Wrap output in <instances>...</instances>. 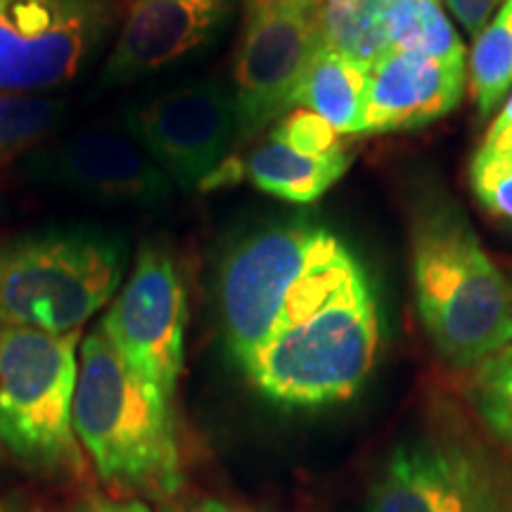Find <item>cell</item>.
<instances>
[{
  "mask_svg": "<svg viewBox=\"0 0 512 512\" xmlns=\"http://www.w3.org/2000/svg\"><path fill=\"white\" fill-rule=\"evenodd\" d=\"M411 264L420 320L446 361L472 368L510 347L512 287L446 197L415 209Z\"/></svg>",
  "mask_w": 512,
  "mask_h": 512,
  "instance_id": "6da1fadb",
  "label": "cell"
},
{
  "mask_svg": "<svg viewBox=\"0 0 512 512\" xmlns=\"http://www.w3.org/2000/svg\"><path fill=\"white\" fill-rule=\"evenodd\" d=\"M74 432L110 486L157 501L181 489L171 401L126 366L100 325L79 351Z\"/></svg>",
  "mask_w": 512,
  "mask_h": 512,
  "instance_id": "7a4b0ae2",
  "label": "cell"
},
{
  "mask_svg": "<svg viewBox=\"0 0 512 512\" xmlns=\"http://www.w3.org/2000/svg\"><path fill=\"white\" fill-rule=\"evenodd\" d=\"M380 347V318L363 268L337 290L297 306L242 358L249 382L290 408L347 401L366 382Z\"/></svg>",
  "mask_w": 512,
  "mask_h": 512,
  "instance_id": "3957f363",
  "label": "cell"
},
{
  "mask_svg": "<svg viewBox=\"0 0 512 512\" xmlns=\"http://www.w3.org/2000/svg\"><path fill=\"white\" fill-rule=\"evenodd\" d=\"M126 268L128 242L107 228L0 233V325L79 332L112 302Z\"/></svg>",
  "mask_w": 512,
  "mask_h": 512,
  "instance_id": "277c9868",
  "label": "cell"
},
{
  "mask_svg": "<svg viewBox=\"0 0 512 512\" xmlns=\"http://www.w3.org/2000/svg\"><path fill=\"white\" fill-rule=\"evenodd\" d=\"M351 256L332 230L302 219L235 242L219 271L223 332L235 361L264 344L285 311Z\"/></svg>",
  "mask_w": 512,
  "mask_h": 512,
  "instance_id": "5b68a950",
  "label": "cell"
},
{
  "mask_svg": "<svg viewBox=\"0 0 512 512\" xmlns=\"http://www.w3.org/2000/svg\"><path fill=\"white\" fill-rule=\"evenodd\" d=\"M79 335L0 325V441L55 477L86 470L74 432Z\"/></svg>",
  "mask_w": 512,
  "mask_h": 512,
  "instance_id": "8992f818",
  "label": "cell"
},
{
  "mask_svg": "<svg viewBox=\"0 0 512 512\" xmlns=\"http://www.w3.org/2000/svg\"><path fill=\"white\" fill-rule=\"evenodd\" d=\"M117 22L114 0H0V91L41 95L79 79Z\"/></svg>",
  "mask_w": 512,
  "mask_h": 512,
  "instance_id": "52a82bcc",
  "label": "cell"
},
{
  "mask_svg": "<svg viewBox=\"0 0 512 512\" xmlns=\"http://www.w3.org/2000/svg\"><path fill=\"white\" fill-rule=\"evenodd\" d=\"M323 0H271L249 8L235 57V145L268 131L292 110L294 93L323 46Z\"/></svg>",
  "mask_w": 512,
  "mask_h": 512,
  "instance_id": "ba28073f",
  "label": "cell"
},
{
  "mask_svg": "<svg viewBox=\"0 0 512 512\" xmlns=\"http://www.w3.org/2000/svg\"><path fill=\"white\" fill-rule=\"evenodd\" d=\"M185 320L188 299L176 256L162 242H143L100 328L126 366L166 401H174L183 373Z\"/></svg>",
  "mask_w": 512,
  "mask_h": 512,
  "instance_id": "9c48e42d",
  "label": "cell"
},
{
  "mask_svg": "<svg viewBox=\"0 0 512 512\" xmlns=\"http://www.w3.org/2000/svg\"><path fill=\"white\" fill-rule=\"evenodd\" d=\"M19 164L31 183L112 207L155 209L174 192V183L126 128H81L46 140Z\"/></svg>",
  "mask_w": 512,
  "mask_h": 512,
  "instance_id": "30bf717a",
  "label": "cell"
},
{
  "mask_svg": "<svg viewBox=\"0 0 512 512\" xmlns=\"http://www.w3.org/2000/svg\"><path fill=\"white\" fill-rule=\"evenodd\" d=\"M124 128L174 188L188 192L202 190L226 162L238 117L233 93L216 81L197 79L128 110Z\"/></svg>",
  "mask_w": 512,
  "mask_h": 512,
  "instance_id": "8fae6325",
  "label": "cell"
},
{
  "mask_svg": "<svg viewBox=\"0 0 512 512\" xmlns=\"http://www.w3.org/2000/svg\"><path fill=\"white\" fill-rule=\"evenodd\" d=\"M491 467L451 439H413L396 446L375 479L368 512H498Z\"/></svg>",
  "mask_w": 512,
  "mask_h": 512,
  "instance_id": "7c38bea8",
  "label": "cell"
},
{
  "mask_svg": "<svg viewBox=\"0 0 512 512\" xmlns=\"http://www.w3.org/2000/svg\"><path fill=\"white\" fill-rule=\"evenodd\" d=\"M235 0H133L100 72V88L162 72L219 36Z\"/></svg>",
  "mask_w": 512,
  "mask_h": 512,
  "instance_id": "4fadbf2b",
  "label": "cell"
},
{
  "mask_svg": "<svg viewBox=\"0 0 512 512\" xmlns=\"http://www.w3.org/2000/svg\"><path fill=\"white\" fill-rule=\"evenodd\" d=\"M465 81V62L389 50L368 67L363 136L408 131L446 117L463 100Z\"/></svg>",
  "mask_w": 512,
  "mask_h": 512,
  "instance_id": "5bb4252c",
  "label": "cell"
},
{
  "mask_svg": "<svg viewBox=\"0 0 512 512\" xmlns=\"http://www.w3.org/2000/svg\"><path fill=\"white\" fill-rule=\"evenodd\" d=\"M235 162L240 164L242 178H249L254 188L266 195L292 204H309L320 200L347 174L351 152L339 150L332 155L311 157L266 136V140L249 150L247 157Z\"/></svg>",
  "mask_w": 512,
  "mask_h": 512,
  "instance_id": "9a60e30c",
  "label": "cell"
},
{
  "mask_svg": "<svg viewBox=\"0 0 512 512\" xmlns=\"http://www.w3.org/2000/svg\"><path fill=\"white\" fill-rule=\"evenodd\" d=\"M368 102V67L323 43L294 93L292 110L302 107L323 117L337 133L363 136Z\"/></svg>",
  "mask_w": 512,
  "mask_h": 512,
  "instance_id": "2e32d148",
  "label": "cell"
},
{
  "mask_svg": "<svg viewBox=\"0 0 512 512\" xmlns=\"http://www.w3.org/2000/svg\"><path fill=\"white\" fill-rule=\"evenodd\" d=\"M396 0H323V43L351 60L370 64L389 53L387 19Z\"/></svg>",
  "mask_w": 512,
  "mask_h": 512,
  "instance_id": "e0dca14e",
  "label": "cell"
},
{
  "mask_svg": "<svg viewBox=\"0 0 512 512\" xmlns=\"http://www.w3.org/2000/svg\"><path fill=\"white\" fill-rule=\"evenodd\" d=\"M470 88L477 112L489 117L512 88V0L503 5L475 36L470 55Z\"/></svg>",
  "mask_w": 512,
  "mask_h": 512,
  "instance_id": "ac0fdd59",
  "label": "cell"
},
{
  "mask_svg": "<svg viewBox=\"0 0 512 512\" xmlns=\"http://www.w3.org/2000/svg\"><path fill=\"white\" fill-rule=\"evenodd\" d=\"M64 114V100L0 91V169L46 143Z\"/></svg>",
  "mask_w": 512,
  "mask_h": 512,
  "instance_id": "d6986e66",
  "label": "cell"
},
{
  "mask_svg": "<svg viewBox=\"0 0 512 512\" xmlns=\"http://www.w3.org/2000/svg\"><path fill=\"white\" fill-rule=\"evenodd\" d=\"M472 401L491 432L512 448V366L489 358L472 384Z\"/></svg>",
  "mask_w": 512,
  "mask_h": 512,
  "instance_id": "ffe728a7",
  "label": "cell"
},
{
  "mask_svg": "<svg viewBox=\"0 0 512 512\" xmlns=\"http://www.w3.org/2000/svg\"><path fill=\"white\" fill-rule=\"evenodd\" d=\"M472 192L489 214L512 223V152L482 145L472 159Z\"/></svg>",
  "mask_w": 512,
  "mask_h": 512,
  "instance_id": "44dd1931",
  "label": "cell"
},
{
  "mask_svg": "<svg viewBox=\"0 0 512 512\" xmlns=\"http://www.w3.org/2000/svg\"><path fill=\"white\" fill-rule=\"evenodd\" d=\"M268 136L311 157H323L332 155V152L347 150L342 133H337L323 117L302 110V107L283 114L268 128Z\"/></svg>",
  "mask_w": 512,
  "mask_h": 512,
  "instance_id": "7402d4cb",
  "label": "cell"
},
{
  "mask_svg": "<svg viewBox=\"0 0 512 512\" xmlns=\"http://www.w3.org/2000/svg\"><path fill=\"white\" fill-rule=\"evenodd\" d=\"M441 3L467 34L477 36L486 27V22L494 17V12L501 8L503 0H441Z\"/></svg>",
  "mask_w": 512,
  "mask_h": 512,
  "instance_id": "603a6c76",
  "label": "cell"
},
{
  "mask_svg": "<svg viewBox=\"0 0 512 512\" xmlns=\"http://www.w3.org/2000/svg\"><path fill=\"white\" fill-rule=\"evenodd\" d=\"M64 512H152L150 505L138 498H114L100 491H88L69 503Z\"/></svg>",
  "mask_w": 512,
  "mask_h": 512,
  "instance_id": "cb8c5ba5",
  "label": "cell"
},
{
  "mask_svg": "<svg viewBox=\"0 0 512 512\" xmlns=\"http://www.w3.org/2000/svg\"><path fill=\"white\" fill-rule=\"evenodd\" d=\"M162 512H256L247 505H238L230 501H221L214 496H202V498H183V501H166Z\"/></svg>",
  "mask_w": 512,
  "mask_h": 512,
  "instance_id": "d4e9b609",
  "label": "cell"
},
{
  "mask_svg": "<svg viewBox=\"0 0 512 512\" xmlns=\"http://www.w3.org/2000/svg\"><path fill=\"white\" fill-rule=\"evenodd\" d=\"M482 145L496 147V150H505L512 152V95L508 98V102L503 105V110L498 117L494 119L489 131H486V138Z\"/></svg>",
  "mask_w": 512,
  "mask_h": 512,
  "instance_id": "484cf974",
  "label": "cell"
},
{
  "mask_svg": "<svg viewBox=\"0 0 512 512\" xmlns=\"http://www.w3.org/2000/svg\"><path fill=\"white\" fill-rule=\"evenodd\" d=\"M491 358H496V361L505 363V366H512V344H510V347H505L503 351H498V354L491 356Z\"/></svg>",
  "mask_w": 512,
  "mask_h": 512,
  "instance_id": "4316f807",
  "label": "cell"
},
{
  "mask_svg": "<svg viewBox=\"0 0 512 512\" xmlns=\"http://www.w3.org/2000/svg\"><path fill=\"white\" fill-rule=\"evenodd\" d=\"M0 512H31L17 503H0Z\"/></svg>",
  "mask_w": 512,
  "mask_h": 512,
  "instance_id": "83f0119b",
  "label": "cell"
},
{
  "mask_svg": "<svg viewBox=\"0 0 512 512\" xmlns=\"http://www.w3.org/2000/svg\"><path fill=\"white\" fill-rule=\"evenodd\" d=\"M252 5H259V3H271V0H249Z\"/></svg>",
  "mask_w": 512,
  "mask_h": 512,
  "instance_id": "f1b7e54d",
  "label": "cell"
},
{
  "mask_svg": "<svg viewBox=\"0 0 512 512\" xmlns=\"http://www.w3.org/2000/svg\"><path fill=\"white\" fill-rule=\"evenodd\" d=\"M510 512H512V508H510Z\"/></svg>",
  "mask_w": 512,
  "mask_h": 512,
  "instance_id": "f546056e",
  "label": "cell"
}]
</instances>
